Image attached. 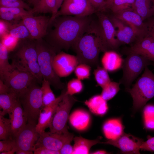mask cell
<instances>
[{"label":"cell","instance_id":"b9f144b4","mask_svg":"<svg viewBox=\"0 0 154 154\" xmlns=\"http://www.w3.org/2000/svg\"><path fill=\"white\" fill-rule=\"evenodd\" d=\"M0 12H9L21 18L23 16L33 15L29 11L26 10L23 8L19 7H0Z\"/></svg>","mask_w":154,"mask_h":154},{"label":"cell","instance_id":"d6a6232c","mask_svg":"<svg viewBox=\"0 0 154 154\" xmlns=\"http://www.w3.org/2000/svg\"><path fill=\"white\" fill-rule=\"evenodd\" d=\"M9 52L5 47L0 42V77L13 67L9 62Z\"/></svg>","mask_w":154,"mask_h":154},{"label":"cell","instance_id":"5bb4252c","mask_svg":"<svg viewBox=\"0 0 154 154\" xmlns=\"http://www.w3.org/2000/svg\"><path fill=\"white\" fill-rule=\"evenodd\" d=\"M143 141L142 139L124 133L116 139L99 143L112 145L119 148L122 153L139 154H140V147Z\"/></svg>","mask_w":154,"mask_h":154},{"label":"cell","instance_id":"11a10c76","mask_svg":"<svg viewBox=\"0 0 154 154\" xmlns=\"http://www.w3.org/2000/svg\"><path fill=\"white\" fill-rule=\"evenodd\" d=\"M64 0H56V9L58 11Z\"/></svg>","mask_w":154,"mask_h":154},{"label":"cell","instance_id":"ffe728a7","mask_svg":"<svg viewBox=\"0 0 154 154\" xmlns=\"http://www.w3.org/2000/svg\"><path fill=\"white\" fill-rule=\"evenodd\" d=\"M110 18L116 28V37L120 44L135 42L138 37L130 27L115 16Z\"/></svg>","mask_w":154,"mask_h":154},{"label":"cell","instance_id":"603a6c76","mask_svg":"<svg viewBox=\"0 0 154 154\" xmlns=\"http://www.w3.org/2000/svg\"><path fill=\"white\" fill-rule=\"evenodd\" d=\"M123 60L121 56L114 50L104 52L101 59L103 67L108 71H116L122 68Z\"/></svg>","mask_w":154,"mask_h":154},{"label":"cell","instance_id":"2e32d148","mask_svg":"<svg viewBox=\"0 0 154 154\" xmlns=\"http://www.w3.org/2000/svg\"><path fill=\"white\" fill-rule=\"evenodd\" d=\"M79 64L76 56L62 52L54 56L53 66L56 74L61 78L69 75Z\"/></svg>","mask_w":154,"mask_h":154},{"label":"cell","instance_id":"94428289","mask_svg":"<svg viewBox=\"0 0 154 154\" xmlns=\"http://www.w3.org/2000/svg\"></svg>","mask_w":154,"mask_h":154},{"label":"cell","instance_id":"3957f363","mask_svg":"<svg viewBox=\"0 0 154 154\" xmlns=\"http://www.w3.org/2000/svg\"><path fill=\"white\" fill-rule=\"evenodd\" d=\"M10 59L13 67L30 73L41 84L43 79L37 61L36 41L24 42L11 55Z\"/></svg>","mask_w":154,"mask_h":154},{"label":"cell","instance_id":"c3c4849f","mask_svg":"<svg viewBox=\"0 0 154 154\" xmlns=\"http://www.w3.org/2000/svg\"><path fill=\"white\" fill-rule=\"evenodd\" d=\"M34 154H60L59 151H55L48 149L40 147L35 149L33 151Z\"/></svg>","mask_w":154,"mask_h":154},{"label":"cell","instance_id":"8fae6325","mask_svg":"<svg viewBox=\"0 0 154 154\" xmlns=\"http://www.w3.org/2000/svg\"><path fill=\"white\" fill-rule=\"evenodd\" d=\"M60 7L54 20L60 15L88 16L96 12L88 0H64Z\"/></svg>","mask_w":154,"mask_h":154},{"label":"cell","instance_id":"d4e9b609","mask_svg":"<svg viewBox=\"0 0 154 154\" xmlns=\"http://www.w3.org/2000/svg\"><path fill=\"white\" fill-rule=\"evenodd\" d=\"M33 8L29 11L33 14L35 13H50L52 16L50 23L53 21L58 11L56 9V0H37Z\"/></svg>","mask_w":154,"mask_h":154},{"label":"cell","instance_id":"836d02e7","mask_svg":"<svg viewBox=\"0 0 154 154\" xmlns=\"http://www.w3.org/2000/svg\"><path fill=\"white\" fill-rule=\"evenodd\" d=\"M108 71L104 67L98 66L94 72L96 82L102 88L111 82Z\"/></svg>","mask_w":154,"mask_h":154},{"label":"cell","instance_id":"d6986e66","mask_svg":"<svg viewBox=\"0 0 154 154\" xmlns=\"http://www.w3.org/2000/svg\"><path fill=\"white\" fill-rule=\"evenodd\" d=\"M66 89H63L61 94L50 105L42 107L40 111L38 123L36 126V131L39 133L49 127L56 107L65 94Z\"/></svg>","mask_w":154,"mask_h":154},{"label":"cell","instance_id":"f1b7e54d","mask_svg":"<svg viewBox=\"0 0 154 154\" xmlns=\"http://www.w3.org/2000/svg\"><path fill=\"white\" fill-rule=\"evenodd\" d=\"M18 100V95L14 92L0 94V115L9 114Z\"/></svg>","mask_w":154,"mask_h":154},{"label":"cell","instance_id":"7a4b0ae2","mask_svg":"<svg viewBox=\"0 0 154 154\" xmlns=\"http://www.w3.org/2000/svg\"><path fill=\"white\" fill-rule=\"evenodd\" d=\"M79 64L99 66V56L103 52L102 35L98 25L92 22L88 30L72 46Z\"/></svg>","mask_w":154,"mask_h":154},{"label":"cell","instance_id":"ac0fdd59","mask_svg":"<svg viewBox=\"0 0 154 154\" xmlns=\"http://www.w3.org/2000/svg\"><path fill=\"white\" fill-rule=\"evenodd\" d=\"M126 52L127 54L133 53L139 55L154 62V40L146 35L139 37Z\"/></svg>","mask_w":154,"mask_h":154},{"label":"cell","instance_id":"7c38bea8","mask_svg":"<svg viewBox=\"0 0 154 154\" xmlns=\"http://www.w3.org/2000/svg\"><path fill=\"white\" fill-rule=\"evenodd\" d=\"M73 137V135L69 132L59 134L44 131L39 133V138L35 145V149L43 147L59 151L64 144L71 142Z\"/></svg>","mask_w":154,"mask_h":154},{"label":"cell","instance_id":"83f0119b","mask_svg":"<svg viewBox=\"0 0 154 154\" xmlns=\"http://www.w3.org/2000/svg\"><path fill=\"white\" fill-rule=\"evenodd\" d=\"M100 139L90 140L81 136L75 137L74 138V143L72 154H88L91 147L99 143Z\"/></svg>","mask_w":154,"mask_h":154},{"label":"cell","instance_id":"9a60e30c","mask_svg":"<svg viewBox=\"0 0 154 154\" xmlns=\"http://www.w3.org/2000/svg\"><path fill=\"white\" fill-rule=\"evenodd\" d=\"M50 18L45 16H34L33 15L23 16V24L28 30L31 39L42 38L46 35Z\"/></svg>","mask_w":154,"mask_h":154},{"label":"cell","instance_id":"db71d44e","mask_svg":"<svg viewBox=\"0 0 154 154\" xmlns=\"http://www.w3.org/2000/svg\"><path fill=\"white\" fill-rule=\"evenodd\" d=\"M108 153V152L103 150H98L92 152L91 153V154H105Z\"/></svg>","mask_w":154,"mask_h":154},{"label":"cell","instance_id":"484cf974","mask_svg":"<svg viewBox=\"0 0 154 154\" xmlns=\"http://www.w3.org/2000/svg\"><path fill=\"white\" fill-rule=\"evenodd\" d=\"M84 103L90 111L96 115L103 116L106 113L108 110L107 101L101 95L93 96L86 100Z\"/></svg>","mask_w":154,"mask_h":154},{"label":"cell","instance_id":"60d3db41","mask_svg":"<svg viewBox=\"0 0 154 154\" xmlns=\"http://www.w3.org/2000/svg\"><path fill=\"white\" fill-rule=\"evenodd\" d=\"M0 5L4 7L21 8L29 11L32 9L23 0H0Z\"/></svg>","mask_w":154,"mask_h":154},{"label":"cell","instance_id":"8d00e7d4","mask_svg":"<svg viewBox=\"0 0 154 154\" xmlns=\"http://www.w3.org/2000/svg\"><path fill=\"white\" fill-rule=\"evenodd\" d=\"M143 117L145 127L154 129V106L149 105L145 106L143 110Z\"/></svg>","mask_w":154,"mask_h":154},{"label":"cell","instance_id":"8992f818","mask_svg":"<svg viewBox=\"0 0 154 154\" xmlns=\"http://www.w3.org/2000/svg\"><path fill=\"white\" fill-rule=\"evenodd\" d=\"M126 90L132 97L133 110L141 109L149 100L154 98V74L146 67L132 87L126 89Z\"/></svg>","mask_w":154,"mask_h":154},{"label":"cell","instance_id":"6da1fadb","mask_svg":"<svg viewBox=\"0 0 154 154\" xmlns=\"http://www.w3.org/2000/svg\"><path fill=\"white\" fill-rule=\"evenodd\" d=\"M88 16H63L55 21L50 45L68 50L88 30L92 22Z\"/></svg>","mask_w":154,"mask_h":154},{"label":"cell","instance_id":"f5cc1de1","mask_svg":"<svg viewBox=\"0 0 154 154\" xmlns=\"http://www.w3.org/2000/svg\"><path fill=\"white\" fill-rule=\"evenodd\" d=\"M15 153L17 154H33V152L31 151L19 150L16 151Z\"/></svg>","mask_w":154,"mask_h":154},{"label":"cell","instance_id":"7bdbcfd3","mask_svg":"<svg viewBox=\"0 0 154 154\" xmlns=\"http://www.w3.org/2000/svg\"><path fill=\"white\" fill-rule=\"evenodd\" d=\"M15 139H10L0 141V153L15 150Z\"/></svg>","mask_w":154,"mask_h":154},{"label":"cell","instance_id":"7dc6e473","mask_svg":"<svg viewBox=\"0 0 154 154\" xmlns=\"http://www.w3.org/2000/svg\"><path fill=\"white\" fill-rule=\"evenodd\" d=\"M0 16L1 19L6 21H17L22 19L21 18L9 12H0Z\"/></svg>","mask_w":154,"mask_h":154},{"label":"cell","instance_id":"f6af8a7d","mask_svg":"<svg viewBox=\"0 0 154 154\" xmlns=\"http://www.w3.org/2000/svg\"><path fill=\"white\" fill-rule=\"evenodd\" d=\"M147 140L143 141L140 147V149L151 152L154 151V137L148 135Z\"/></svg>","mask_w":154,"mask_h":154},{"label":"cell","instance_id":"9c48e42d","mask_svg":"<svg viewBox=\"0 0 154 154\" xmlns=\"http://www.w3.org/2000/svg\"><path fill=\"white\" fill-rule=\"evenodd\" d=\"M0 80L8 86L11 92H14L18 95L33 82H38L30 73L14 67L0 77Z\"/></svg>","mask_w":154,"mask_h":154},{"label":"cell","instance_id":"1f68e13d","mask_svg":"<svg viewBox=\"0 0 154 154\" xmlns=\"http://www.w3.org/2000/svg\"><path fill=\"white\" fill-rule=\"evenodd\" d=\"M41 90L42 95V107L49 105L56 100L55 95L51 90L49 82L43 79L42 83Z\"/></svg>","mask_w":154,"mask_h":154},{"label":"cell","instance_id":"e575fe53","mask_svg":"<svg viewBox=\"0 0 154 154\" xmlns=\"http://www.w3.org/2000/svg\"><path fill=\"white\" fill-rule=\"evenodd\" d=\"M11 135V126L10 119L0 115V140L12 139Z\"/></svg>","mask_w":154,"mask_h":154},{"label":"cell","instance_id":"680465c9","mask_svg":"<svg viewBox=\"0 0 154 154\" xmlns=\"http://www.w3.org/2000/svg\"><path fill=\"white\" fill-rule=\"evenodd\" d=\"M153 66L154 67V62L153 63Z\"/></svg>","mask_w":154,"mask_h":154},{"label":"cell","instance_id":"74e56055","mask_svg":"<svg viewBox=\"0 0 154 154\" xmlns=\"http://www.w3.org/2000/svg\"><path fill=\"white\" fill-rule=\"evenodd\" d=\"M83 86L81 80L77 78H73L67 83L66 94L72 96L74 94L79 93L82 91Z\"/></svg>","mask_w":154,"mask_h":154},{"label":"cell","instance_id":"44dd1931","mask_svg":"<svg viewBox=\"0 0 154 154\" xmlns=\"http://www.w3.org/2000/svg\"><path fill=\"white\" fill-rule=\"evenodd\" d=\"M11 126V138L14 139L27 124V120L19 100L9 114Z\"/></svg>","mask_w":154,"mask_h":154},{"label":"cell","instance_id":"ba28073f","mask_svg":"<svg viewBox=\"0 0 154 154\" xmlns=\"http://www.w3.org/2000/svg\"><path fill=\"white\" fill-rule=\"evenodd\" d=\"M77 101L72 96L65 94L58 103L49 126L50 131L59 134L69 132L67 123L70 110Z\"/></svg>","mask_w":154,"mask_h":154},{"label":"cell","instance_id":"4dcf8cb0","mask_svg":"<svg viewBox=\"0 0 154 154\" xmlns=\"http://www.w3.org/2000/svg\"><path fill=\"white\" fill-rule=\"evenodd\" d=\"M9 33L19 39L31 38L30 33L22 21L19 23H9Z\"/></svg>","mask_w":154,"mask_h":154},{"label":"cell","instance_id":"4fadbf2b","mask_svg":"<svg viewBox=\"0 0 154 154\" xmlns=\"http://www.w3.org/2000/svg\"><path fill=\"white\" fill-rule=\"evenodd\" d=\"M39 137L36 125L27 123L15 138L16 151L23 150L34 151Z\"/></svg>","mask_w":154,"mask_h":154},{"label":"cell","instance_id":"4316f807","mask_svg":"<svg viewBox=\"0 0 154 154\" xmlns=\"http://www.w3.org/2000/svg\"><path fill=\"white\" fill-rule=\"evenodd\" d=\"M132 9L143 21L154 14V0H135Z\"/></svg>","mask_w":154,"mask_h":154},{"label":"cell","instance_id":"f907efd6","mask_svg":"<svg viewBox=\"0 0 154 154\" xmlns=\"http://www.w3.org/2000/svg\"><path fill=\"white\" fill-rule=\"evenodd\" d=\"M70 143V142H68L64 145L59 151L60 154H72L73 147L71 145Z\"/></svg>","mask_w":154,"mask_h":154},{"label":"cell","instance_id":"681fc988","mask_svg":"<svg viewBox=\"0 0 154 154\" xmlns=\"http://www.w3.org/2000/svg\"><path fill=\"white\" fill-rule=\"evenodd\" d=\"M0 38L9 33V23L1 19L0 21Z\"/></svg>","mask_w":154,"mask_h":154},{"label":"cell","instance_id":"e0dca14e","mask_svg":"<svg viewBox=\"0 0 154 154\" xmlns=\"http://www.w3.org/2000/svg\"><path fill=\"white\" fill-rule=\"evenodd\" d=\"M115 16L130 27L135 32L138 38L146 34V26L141 16L132 9L115 14Z\"/></svg>","mask_w":154,"mask_h":154},{"label":"cell","instance_id":"cb8c5ba5","mask_svg":"<svg viewBox=\"0 0 154 154\" xmlns=\"http://www.w3.org/2000/svg\"><path fill=\"white\" fill-rule=\"evenodd\" d=\"M90 117L89 113L84 110H77L69 116V122L73 127L79 131L86 130L90 122Z\"/></svg>","mask_w":154,"mask_h":154},{"label":"cell","instance_id":"7402d4cb","mask_svg":"<svg viewBox=\"0 0 154 154\" xmlns=\"http://www.w3.org/2000/svg\"><path fill=\"white\" fill-rule=\"evenodd\" d=\"M124 127L120 118L109 119L104 123L102 129L105 137L108 140H114L124 133Z\"/></svg>","mask_w":154,"mask_h":154},{"label":"cell","instance_id":"816d5d0a","mask_svg":"<svg viewBox=\"0 0 154 154\" xmlns=\"http://www.w3.org/2000/svg\"><path fill=\"white\" fill-rule=\"evenodd\" d=\"M11 92L9 88L0 80V94H7Z\"/></svg>","mask_w":154,"mask_h":154},{"label":"cell","instance_id":"277c9868","mask_svg":"<svg viewBox=\"0 0 154 154\" xmlns=\"http://www.w3.org/2000/svg\"><path fill=\"white\" fill-rule=\"evenodd\" d=\"M36 41L37 61L43 79L48 81L55 89L65 88V84L55 72L53 62L56 55V49L42 41V38Z\"/></svg>","mask_w":154,"mask_h":154},{"label":"cell","instance_id":"ab89813d","mask_svg":"<svg viewBox=\"0 0 154 154\" xmlns=\"http://www.w3.org/2000/svg\"><path fill=\"white\" fill-rule=\"evenodd\" d=\"M91 70V66L85 64H79L74 70L77 78L80 80L89 79Z\"/></svg>","mask_w":154,"mask_h":154},{"label":"cell","instance_id":"9f6ffc18","mask_svg":"<svg viewBox=\"0 0 154 154\" xmlns=\"http://www.w3.org/2000/svg\"><path fill=\"white\" fill-rule=\"evenodd\" d=\"M16 152V151L15 150H13L6 151V152H3L0 153V154H13Z\"/></svg>","mask_w":154,"mask_h":154},{"label":"cell","instance_id":"5b68a950","mask_svg":"<svg viewBox=\"0 0 154 154\" xmlns=\"http://www.w3.org/2000/svg\"><path fill=\"white\" fill-rule=\"evenodd\" d=\"M38 84L37 81L35 82L18 95V99L23 107L27 123L36 126L43 104L41 87Z\"/></svg>","mask_w":154,"mask_h":154},{"label":"cell","instance_id":"6f0895ef","mask_svg":"<svg viewBox=\"0 0 154 154\" xmlns=\"http://www.w3.org/2000/svg\"><path fill=\"white\" fill-rule=\"evenodd\" d=\"M37 0H29V2L30 4L34 5L36 3Z\"/></svg>","mask_w":154,"mask_h":154},{"label":"cell","instance_id":"30bf717a","mask_svg":"<svg viewBox=\"0 0 154 154\" xmlns=\"http://www.w3.org/2000/svg\"><path fill=\"white\" fill-rule=\"evenodd\" d=\"M98 25L102 38L103 52L116 50L120 44L116 37V31L109 17L98 12Z\"/></svg>","mask_w":154,"mask_h":154},{"label":"cell","instance_id":"f546056e","mask_svg":"<svg viewBox=\"0 0 154 154\" xmlns=\"http://www.w3.org/2000/svg\"><path fill=\"white\" fill-rule=\"evenodd\" d=\"M135 0H107V8L116 14L121 11L132 9Z\"/></svg>","mask_w":154,"mask_h":154},{"label":"cell","instance_id":"91938a15","mask_svg":"<svg viewBox=\"0 0 154 154\" xmlns=\"http://www.w3.org/2000/svg\"><path fill=\"white\" fill-rule=\"evenodd\" d=\"M106 0V1H107V0Z\"/></svg>","mask_w":154,"mask_h":154},{"label":"cell","instance_id":"d590c367","mask_svg":"<svg viewBox=\"0 0 154 154\" xmlns=\"http://www.w3.org/2000/svg\"><path fill=\"white\" fill-rule=\"evenodd\" d=\"M119 82H111L108 85L102 88L101 94L106 100H109L117 94L120 90Z\"/></svg>","mask_w":154,"mask_h":154},{"label":"cell","instance_id":"52a82bcc","mask_svg":"<svg viewBox=\"0 0 154 154\" xmlns=\"http://www.w3.org/2000/svg\"><path fill=\"white\" fill-rule=\"evenodd\" d=\"M123 60L122 68L123 76L119 82L126 89L130 88L134 80L145 68L151 64V61L139 55L131 53Z\"/></svg>","mask_w":154,"mask_h":154},{"label":"cell","instance_id":"bcb514c9","mask_svg":"<svg viewBox=\"0 0 154 154\" xmlns=\"http://www.w3.org/2000/svg\"><path fill=\"white\" fill-rule=\"evenodd\" d=\"M145 24L146 29L145 35L151 37L154 40V17L150 19Z\"/></svg>","mask_w":154,"mask_h":154},{"label":"cell","instance_id":"f35d334b","mask_svg":"<svg viewBox=\"0 0 154 154\" xmlns=\"http://www.w3.org/2000/svg\"><path fill=\"white\" fill-rule=\"evenodd\" d=\"M19 39L7 34L1 38V42L6 48L9 52L13 51L18 44Z\"/></svg>","mask_w":154,"mask_h":154},{"label":"cell","instance_id":"ee69618b","mask_svg":"<svg viewBox=\"0 0 154 154\" xmlns=\"http://www.w3.org/2000/svg\"><path fill=\"white\" fill-rule=\"evenodd\" d=\"M96 12H102L107 9L106 0H88Z\"/></svg>","mask_w":154,"mask_h":154}]
</instances>
